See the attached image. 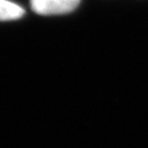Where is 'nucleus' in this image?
<instances>
[{
	"label": "nucleus",
	"instance_id": "f257e3e1",
	"mask_svg": "<svg viewBox=\"0 0 148 148\" xmlns=\"http://www.w3.org/2000/svg\"><path fill=\"white\" fill-rule=\"evenodd\" d=\"M80 0H31V8L42 16L65 14L74 11Z\"/></svg>",
	"mask_w": 148,
	"mask_h": 148
},
{
	"label": "nucleus",
	"instance_id": "f03ea898",
	"mask_svg": "<svg viewBox=\"0 0 148 148\" xmlns=\"http://www.w3.org/2000/svg\"><path fill=\"white\" fill-rule=\"evenodd\" d=\"M24 14V10L9 0H0V21L16 20Z\"/></svg>",
	"mask_w": 148,
	"mask_h": 148
}]
</instances>
